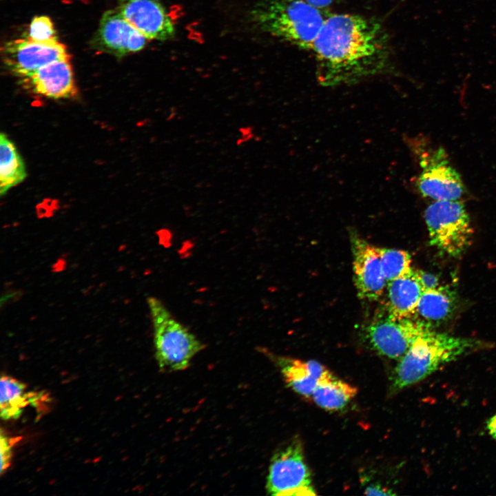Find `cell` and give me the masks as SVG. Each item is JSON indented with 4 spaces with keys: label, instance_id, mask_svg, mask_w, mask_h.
<instances>
[{
    "label": "cell",
    "instance_id": "cell-1",
    "mask_svg": "<svg viewBox=\"0 0 496 496\" xmlns=\"http://www.w3.org/2000/svg\"><path fill=\"white\" fill-rule=\"evenodd\" d=\"M320 85L335 87L386 74L391 47L382 24L353 13L328 15L313 45Z\"/></svg>",
    "mask_w": 496,
    "mask_h": 496
},
{
    "label": "cell",
    "instance_id": "cell-2",
    "mask_svg": "<svg viewBox=\"0 0 496 496\" xmlns=\"http://www.w3.org/2000/svg\"><path fill=\"white\" fill-rule=\"evenodd\" d=\"M324 11L305 0H260L250 17L264 32L298 48L312 51L328 16Z\"/></svg>",
    "mask_w": 496,
    "mask_h": 496
},
{
    "label": "cell",
    "instance_id": "cell-3",
    "mask_svg": "<svg viewBox=\"0 0 496 496\" xmlns=\"http://www.w3.org/2000/svg\"><path fill=\"white\" fill-rule=\"evenodd\" d=\"M482 347L479 340L431 329L417 338L398 360L392 374V387L401 390L415 384L446 364Z\"/></svg>",
    "mask_w": 496,
    "mask_h": 496
},
{
    "label": "cell",
    "instance_id": "cell-4",
    "mask_svg": "<svg viewBox=\"0 0 496 496\" xmlns=\"http://www.w3.org/2000/svg\"><path fill=\"white\" fill-rule=\"evenodd\" d=\"M154 329L155 357L163 372L187 369L192 358L205 346L183 324L176 320L157 298H147Z\"/></svg>",
    "mask_w": 496,
    "mask_h": 496
},
{
    "label": "cell",
    "instance_id": "cell-5",
    "mask_svg": "<svg viewBox=\"0 0 496 496\" xmlns=\"http://www.w3.org/2000/svg\"><path fill=\"white\" fill-rule=\"evenodd\" d=\"M430 244L452 257L471 243L473 229L464 203L459 200H434L424 211Z\"/></svg>",
    "mask_w": 496,
    "mask_h": 496
},
{
    "label": "cell",
    "instance_id": "cell-6",
    "mask_svg": "<svg viewBox=\"0 0 496 496\" xmlns=\"http://www.w3.org/2000/svg\"><path fill=\"white\" fill-rule=\"evenodd\" d=\"M266 489L275 496L316 495L300 440H292L272 456Z\"/></svg>",
    "mask_w": 496,
    "mask_h": 496
},
{
    "label": "cell",
    "instance_id": "cell-7",
    "mask_svg": "<svg viewBox=\"0 0 496 496\" xmlns=\"http://www.w3.org/2000/svg\"><path fill=\"white\" fill-rule=\"evenodd\" d=\"M420 166L416 186L420 194L433 200H459L465 187L461 176L451 164L445 150L413 147Z\"/></svg>",
    "mask_w": 496,
    "mask_h": 496
},
{
    "label": "cell",
    "instance_id": "cell-8",
    "mask_svg": "<svg viewBox=\"0 0 496 496\" xmlns=\"http://www.w3.org/2000/svg\"><path fill=\"white\" fill-rule=\"evenodd\" d=\"M431 329L426 321L395 318L387 313L374 318L365 328L364 335L375 352L398 360L417 338Z\"/></svg>",
    "mask_w": 496,
    "mask_h": 496
},
{
    "label": "cell",
    "instance_id": "cell-9",
    "mask_svg": "<svg viewBox=\"0 0 496 496\" xmlns=\"http://www.w3.org/2000/svg\"><path fill=\"white\" fill-rule=\"evenodd\" d=\"M1 55L5 65L12 73L27 79L50 63L70 59L65 46L59 41L39 43L28 38L7 42L1 49Z\"/></svg>",
    "mask_w": 496,
    "mask_h": 496
},
{
    "label": "cell",
    "instance_id": "cell-10",
    "mask_svg": "<svg viewBox=\"0 0 496 496\" xmlns=\"http://www.w3.org/2000/svg\"><path fill=\"white\" fill-rule=\"evenodd\" d=\"M147 39L118 10H111L102 16L92 45L99 51L122 56L142 50Z\"/></svg>",
    "mask_w": 496,
    "mask_h": 496
},
{
    "label": "cell",
    "instance_id": "cell-11",
    "mask_svg": "<svg viewBox=\"0 0 496 496\" xmlns=\"http://www.w3.org/2000/svg\"><path fill=\"white\" fill-rule=\"evenodd\" d=\"M354 283L358 296L364 300H378L387 285L382 270L380 247L353 235Z\"/></svg>",
    "mask_w": 496,
    "mask_h": 496
},
{
    "label": "cell",
    "instance_id": "cell-12",
    "mask_svg": "<svg viewBox=\"0 0 496 496\" xmlns=\"http://www.w3.org/2000/svg\"><path fill=\"white\" fill-rule=\"evenodd\" d=\"M118 10L147 39L165 41L175 34L174 23L159 0H120Z\"/></svg>",
    "mask_w": 496,
    "mask_h": 496
},
{
    "label": "cell",
    "instance_id": "cell-13",
    "mask_svg": "<svg viewBox=\"0 0 496 496\" xmlns=\"http://www.w3.org/2000/svg\"><path fill=\"white\" fill-rule=\"evenodd\" d=\"M28 79L34 93L47 98L70 99L77 94L70 59L50 63Z\"/></svg>",
    "mask_w": 496,
    "mask_h": 496
},
{
    "label": "cell",
    "instance_id": "cell-14",
    "mask_svg": "<svg viewBox=\"0 0 496 496\" xmlns=\"http://www.w3.org/2000/svg\"><path fill=\"white\" fill-rule=\"evenodd\" d=\"M0 390V414L5 420L19 418L28 406L40 410L50 402L43 391H28L25 384L8 375H2Z\"/></svg>",
    "mask_w": 496,
    "mask_h": 496
},
{
    "label": "cell",
    "instance_id": "cell-15",
    "mask_svg": "<svg viewBox=\"0 0 496 496\" xmlns=\"http://www.w3.org/2000/svg\"><path fill=\"white\" fill-rule=\"evenodd\" d=\"M273 358L287 384L305 397H311L320 380L329 371L315 360L302 361L283 356Z\"/></svg>",
    "mask_w": 496,
    "mask_h": 496
},
{
    "label": "cell",
    "instance_id": "cell-16",
    "mask_svg": "<svg viewBox=\"0 0 496 496\" xmlns=\"http://www.w3.org/2000/svg\"><path fill=\"white\" fill-rule=\"evenodd\" d=\"M423 291L417 271L412 268L407 274L387 283V313L398 318L412 317Z\"/></svg>",
    "mask_w": 496,
    "mask_h": 496
},
{
    "label": "cell",
    "instance_id": "cell-17",
    "mask_svg": "<svg viewBox=\"0 0 496 496\" xmlns=\"http://www.w3.org/2000/svg\"><path fill=\"white\" fill-rule=\"evenodd\" d=\"M357 393L356 387L338 378L329 371L317 384L311 398L322 409L338 411L345 407Z\"/></svg>",
    "mask_w": 496,
    "mask_h": 496
},
{
    "label": "cell",
    "instance_id": "cell-18",
    "mask_svg": "<svg viewBox=\"0 0 496 496\" xmlns=\"http://www.w3.org/2000/svg\"><path fill=\"white\" fill-rule=\"evenodd\" d=\"M24 163L14 144L1 133L0 136V193L21 183L26 177Z\"/></svg>",
    "mask_w": 496,
    "mask_h": 496
},
{
    "label": "cell",
    "instance_id": "cell-19",
    "mask_svg": "<svg viewBox=\"0 0 496 496\" xmlns=\"http://www.w3.org/2000/svg\"><path fill=\"white\" fill-rule=\"evenodd\" d=\"M455 304V297L446 287L424 290L420 299L417 311L428 321H440L451 314Z\"/></svg>",
    "mask_w": 496,
    "mask_h": 496
},
{
    "label": "cell",
    "instance_id": "cell-20",
    "mask_svg": "<svg viewBox=\"0 0 496 496\" xmlns=\"http://www.w3.org/2000/svg\"><path fill=\"white\" fill-rule=\"evenodd\" d=\"M381 263L386 283L411 271V257L406 251L380 248Z\"/></svg>",
    "mask_w": 496,
    "mask_h": 496
},
{
    "label": "cell",
    "instance_id": "cell-21",
    "mask_svg": "<svg viewBox=\"0 0 496 496\" xmlns=\"http://www.w3.org/2000/svg\"><path fill=\"white\" fill-rule=\"evenodd\" d=\"M28 39L39 43L59 42L53 23L47 16H36L32 19Z\"/></svg>",
    "mask_w": 496,
    "mask_h": 496
},
{
    "label": "cell",
    "instance_id": "cell-22",
    "mask_svg": "<svg viewBox=\"0 0 496 496\" xmlns=\"http://www.w3.org/2000/svg\"><path fill=\"white\" fill-rule=\"evenodd\" d=\"M21 439V437H10L1 431L0 434V451H1V467L0 473L3 475L9 468L11 462L12 449L16 444Z\"/></svg>",
    "mask_w": 496,
    "mask_h": 496
},
{
    "label": "cell",
    "instance_id": "cell-23",
    "mask_svg": "<svg viewBox=\"0 0 496 496\" xmlns=\"http://www.w3.org/2000/svg\"><path fill=\"white\" fill-rule=\"evenodd\" d=\"M416 271L424 291L440 286L438 278L435 275L419 269H416Z\"/></svg>",
    "mask_w": 496,
    "mask_h": 496
},
{
    "label": "cell",
    "instance_id": "cell-24",
    "mask_svg": "<svg viewBox=\"0 0 496 496\" xmlns=\"http://www.w3.org/2000/svg\"><path fill=\"white\" fill-rule=\"evenodd\" d=\"M486 429L488 434L496 440V414L493 415L486 422Z\"/></svg>",
    "mask_w": 496,
    "mask_h": 496
},
{
    "label": "cell",
    "instance_id": "cell-25",
    "mask_svg": "<svg viewBox=\"0 0 496 496\" xmlns=\"http://www.w3.org/2000/svg\"><path fill=\"white\" fill-rule=\"evenodd\" d=\"M311 5L324 10L327 7L330 6L335 0H305Z\"/></svg>",
    "mask_w": 496,
    "mask_h": 496
}]
</instances>
